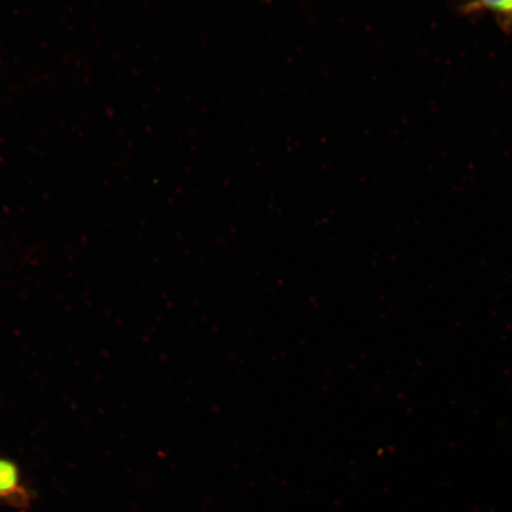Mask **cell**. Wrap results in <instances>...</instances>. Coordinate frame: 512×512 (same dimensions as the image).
Instances as JSON below:
<instances>
[{"instance_id":"6da1fadb","label":"cell","mask_w":512,"mask_h":512,"mask_svg":"<svg viewBox=\"0 0 512 512\" xmlns=\"http://www.w3.org/2000/svg\"><path fill=\"white\" fill-rule=\"evenodd\" d=\"M464 10L491 14L504 31L512 30V0H467Z\"/></svg>"},{"instance_id":"7a4b0ae2","label":"cell","mask_w":512,"mask_h":512,"mask_svg":"<svg viewBox=\"0 0 512 512\" xmlns=\"http://www.w3.org/2000/svg\"><path fill=\"white\" fill-rule=\"evenodd\" d=\"M21 492L17 466L9 460L0 459V497L10 498Z\"/></svg>"}]
</instances>
